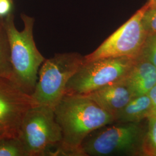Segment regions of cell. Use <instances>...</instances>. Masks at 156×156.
<instances>
[{"label": "cell", "instance_id": "6da1fadb", "mask_svg": "<svg viewBox=\"0 0 156 156\" xmlns=\"http://www.w3.org/2000/svg\"><path fill=\"white\" fill-rule=\"evenodd\" d=\"M62 140L47 156H84V140L94 131L115 123V118L94 101L82 95H65L54 109Z\"/></svg>", "mask_w": 156, "mask_h": 156}, {"label": "cell", "instance_id": "7a4b0ae2", "mask_svg": "<svg viewBox=\"0 0 156 156\" xmlns=\"http://www.w3.org/2000/svg\"><path fill=\"white\" fill-rule=\"evenodd\" d=\"M24 29L19 31L11 18H8L4 24L8 40L13 81L25 93H33L38 79L39 68L45 60L37 49L33 37V19L23 16Z\"/></svg>", "mask_w": 156, "mask_h": 156}, {"label": "cell", "instance_id": "3957f363", "mask_svg": "<svg viewBox=\"0 0 156 156\" xmlns=\"http://www.w3.org/2000/svg\"><path fill=\"white\" fill-rule=\"evenodd\" d=\"M84 62L83 56L76 53H58L45 59L39 68L35 89L30 95L36 105L55 109L65 95L68 81Z\"/></svg>", "mask_w": 156, "mask_h": 156}, {"label": "cell", "instance_id": "277c9868", "mask_svg": "<svg viewBox=\"0 0 156 156\" xmlns=\"http://www.w3.org/2000/svg\"><path fill=\"white\" fill-rule=\"evenodd\" d=\"M135 59L119 57L84 60L68 81L65 95L87 94L123 80L128 76Z\"/></svg>", "mask_w": 156, "mask_h": 156}, {"label": "cell", "instance_id": "5b68a950", "mask_svg": "<svg viewBox=\"0 0 156 156\" xmlns=\"http://www.w3.org/2000/svg\"><path fill=\"white\" fill-rule=\"evenodd\" d=\"M140 123H118L84 140V156L143 155L145 133Z\"/></svg>", "mask_w": 156, "mask_h": 156}, {"label": "cell", "instance_id": "8992f818", "mask_svg": "<svg viewBox=\"0 0 156 156\" xmlns=\"http://www.w3.org/2000/svg\"><path fill=\"white\" fill-rule=\"evenodd\" d=\"M17 137L28 156H45L46 151L61 142L62 129L56 122L54 109L35 105L23 118Z\"/></svg>", "mask_w": 156, "mask_h": 156}, {"label": "cell", "instance_id": "52a82bcc", "mask_svg": "<svg viewBox=\"0 0 156 156\" xmlns=\"http://www.w3.org/2000/svg\"><path fill=\"white\" fill-rule=\"evenodd\" d=\"M147 9L148 5L146 4L96 50L84 56V60L90 62L119 57L136 58L140 56L147 37L142 20Z\"/></svg>", "mask_w": 156, "mask_h": 156}, {"label": "cell", "instance_id": "ba28073f", "mask_svg": "<svg viewBox=\"0 0 156 156\" xmlns=\"http://www.w3.org/2000/svg\"><path fill=\"white\" fill-rule=\"evenodd\" d=\"M35 105L31 95L16 84L9 79L0 78V135L17 136L24 115Z\"/></svg>", "mask_w": 156, "mask_h": 156}, {"label": "cell", "instance_id": "9c48e42d", "mask_svg": "<svg viewBox=\"0 0 156 156\" xmlns=\"http://www.w3.org/2000/svg\"><path fill=\"white\" fill-rule=\"evenodd\" d=\"M82 96L94 101L114 118L135 97L126 78Z\"/></svg>", "mask_w": 156, "mask_h": 156}, {"label": "cell", "instance_id": "30bf717a", "mask_svg": "<svg viewBox=\"0 0 156 156\" xmlns=\"http://www.w3.org/2000/svg\"><path fill=\"white\" fill-rule=\"evenodd\" d=\"M126 80L135 97L148 94L156 84V67L139 56L135 59Z\"/></svg>", "mask_w": 156, "mask_h": 156}, {"label": "cell", "instance_id": "8fae6325", "mask_svg": "<svg viewBox=\"0 0 156 156\" xmlns=\"http://www.w3.org/2000/svg\"><path fill=\"white\" fill-rule=\"evenodd\" d=\"M152 105L149 94L136 96L115 116V123H138L151 117Z\"/></svg>", "mask_w": 156, "mask_h": 156}, {"label": "cell", "instance_id": "7c38bea8", "mask_svg": "<svg viewBox=\"0 0 156 156\" xmlns=\"http://www.w3.org/2000/svg\"><path fill=\"white\" fill-rule=\"evenodd\" d=\"M0 78L12 81L13 79L10 48L4 28L3 30H0Z\"/></svg>", "mask_w": 156, "mask_h": 156}, {"label": "cell", "instance_id": "4fadbf2b", "mask_svg": "<svg viewBox=\"0 0 156 156\" xmlns=\"http://www.w3.org/2000/svg\"><path fill=\"white\" fill-rule=\"evenodd\" d=\"M0 156H28L22 142L17 136L0 140Z\"/></svg>", "mask_w": 156, "mask_h": 156}, {"label": "cell", "instance_id": "5bb4252c", "mask_svg": "<svg viewBox=\"0 0 156 156\" xmlns=\"http://www.w3.org/2000/svg\"><path fill=\"white\" fill-rule=\"evenodd\" d=\"M143 155L156 156V116L148 119V128L143 144Z\"/></svg>", "mask_w": 156, "mask_h": 156}, {"label": "cell", "instance_id": "9a60e30c", "mask_svg": "<svg viewBox=\"0 0 156 156\" xmlns=\"http://www.w3.org/2000/svg\"><path fill=\"white\" fill-rule=\"evenodd\" d=\"M139 56L147 60L156 67V34L147 36Z\"/></svg>", "mask_w": 156, "mask_h": 156}, {"label": "cell", "instance_id": "2e32d148", "mask_svg": "<svg viewBox=\"0 0 156 156\" xmlns=\"http://www.w3.org/2000/svg\"><path fill=\"white\" fill-rule=\"evenodd\" d=\"M142 20L147 36L156 34V8H148Z\"/></svg>", "mask_w": 156, "mask_h": 156}, {"label": "cell", "instance_id": "e0dca14e", "mask_svg": "<svg viewBox=\"0 0 156 156\" xmlns=\"http://www.w3.org/2000/svg\"><path fill=\"white\" fill-rule=\"evenodd\" d=\"M11 7L9 0H0V16H5L9 14Z\"/></svg>", "mask_w": 156, "mask_h": 156}, {"label": "cell", "instance_id": "ac0fdd59", "mask_svg": "<svg viewBox=\"0 0 156 156\" xmlns=\"http://www.w3.org/2000/svg\"><path fill=\"white\" fill-rule=\"evenodd\" d=\"M152 105L151 116H156V84L149 93Z\"/></svg>", "mask_w": 156, "mask_h": 156}, {"label": "cell", "instance_id": "d6986e66", "mask_svg": "<svg viewBox=\"0 0 156 156\" xmlns=\"http://www.w3.org/2000/svg\"><path fill=\"white\" fill-rule=\"evenodd\" d=\"M146 4L148 5V8H156V0H149Z\"/></svg>", "mask_w": 156, "mask_h": 156}, {"label": "cell", "instance_id": "ffe728a7", "mask_svg": "<svg viewBox=\"0 0 156 156\" xmlns=\"http://www.w3.org/2000/svg\"><path fill=\"white\" fill-rule=\"evenodd\" d=\"M6 136H2V135H0V140H2L3 138H6Z\"/></svg>", "mask_w": 156, "mask_h": 156}]
</instances>
